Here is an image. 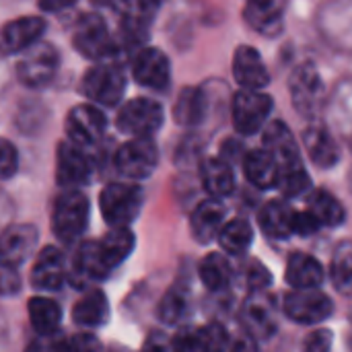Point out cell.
<instances>
[{
	"instance_id": "obj_1",
	"label": "cell",
	"mask_w": 352,
	"mask_h": 352,
	"mask_svg": "<svg viewBox=\"0 0 352 352\" xmlns=\"http://www.w3.org/2000/svg\"><path fill=\"white\" fill-rule=\"evenodd\" d=\"M72 45L80 56L89 60H97V62L116 60L120 58L118 54H122L118 39H113L105 21L95 12L82 14L78 19L74 33H72Z\"/></svg>"
},
{
	"instance_id": "obj_2",
	"label": "cell",
	"mask_w": 352,
	"mask_h": 352,
	"mask_svg": "<svg viewBox=\"0 0 352 352\" xmlns=\"http://www.w3.org/2000/svg\"><path fill=\"white\" fill-rule=\"evenodd\" d=\"M89 221V200L76 188H66L52 210V229L62 243H74L87 229Z\"/></svg>"
},
{
	"instance_id": "obj_3",
	"label": "cell",
	"mask_w": 352,
	"mask_h": 352,
	"mask_svg": "<svg viewBox=\"0 0 352 352\" xmlns=\"http://www.w3.org/2000/svg\"><path fill=\"white\" fill-rule=\"evenodd\" d=\"M82 95L103 107H116L126 91V74L113 60L97 62L80 80Z\"/></svg>"
},
{
	"instance_id": "obj_4",
	"label": "cell",
	"mask_w": 352,
	"mask_h": 352,
	"mask_svg": "<svg viewBox=\"0 0 352 352\" xmlns=\"http://www.w3.org/2000/svg\"><path fill=\"white\" fill-rule=\"evenodd\" d=\"M144 204V192L136 184H109L99 196L103 221L109 227H128Z\"/></svg>"
},
{
	"instance_id": "obj_5",
	"label": "cell",
	"mask_w": 352,
	"mask_h": 352,
	"mask_svg": "<svg viewBox=\"0 0 352 352\" xmlns=\"http://www.w3.org/2000/svg\"><path fill=\"white\" fill-rule=\"evenodd\" d=\"M60 68V52L45 41H35L31 47L21 52V60L16 62V78L31 89L45 87L54 80Z\"/></svg>"
},
{
	"instance_id": "obj_6",
	"label": "cell",
	"mask_w": 352,
	"mask_h": 352,
	"mask_svg": "<svg viewBox=\"0 0 352 352\" xmlns=\"http://www.w3.org/2000/svg\"><path fill=\"white\" fill-rule=\"evenodd\" d=\"M159 163V148L151 136H132L116 153V169L134 182L146 179L155 173Z\"/></svg>"
},
{
	"instance_id": "obj_7",
	"label": "cell",
	"mask_w": 352,
	"mask_h": 352,
	"mask_svg": "<svg viewBox=\"0 0 352 352\" xmlns=\"http://www.w3.org/2000/svg\"><path fill=\"white\" fill-rule=\"evenodd\" d=\"M163 107L148 97H136L124 103L118 111L116 124L128 136H153L163 126Z\"/></svg>"
},
{
	"instance_id": "obj_8",
	"label": "cell",
	"mask_w": 352,
	"mask_h": 352,
	"mask_svg": "<svg viewBox=\"0 0 352 352\" xmlns=\"http://www.w3.org/2000/svg\"><path fill=\"white\" fill-rule=\"evenodd\" d=\"M272 105V99L266 93H262V89H241L233 97L231 105L235 130L243 136L256 134L266 126Z\"/></svg>"
},
{
	"instance_id": "obj_9",
	"label": "cell",
	"mask_w": 352,
	"mask_h": 352,
	"mask_svg": "<svg viewBox=\"0 0 352 352\" xmlns=\"http://www.w3.org/2000/svg\"><path fill=\"white\" fill-rule=\"evenodd\" d=\"M289 89H291L293 105L301 116L314 118L322 109L324 82L314 64H307V62L299 64L289 78Z\"/></svg>"
},
{
	"instance_id": "obj_10",
	"label": "cell",
	"mask_w": 352,
	"mask_h": 352,
	"mask_svg": "<svg viewBox=\"0 0 352 352\" xmlns=\"http://www.w3.org/2000/svg\"><path fill=\"white\" fill-rule=\"evenodd\" d=\"M283 309L293 322L314 326V324H322L332 316L334 303L320 289H295L285 297Z\"/></svg>"
},
{
	"instance_id": "obj_11",
	"label": "cell",
	"mask_w": 352,
	"mask_h": 352,
	"mask_svg": "<svg viewBox=\"0 0 352 352\" xmlns=\"http://www.w3.org/2000/svg\"><path fill=\"white\" fill-rule=\"evenodd\" d=\"M93 177V161L85 153V146L64 140L58 144L56 157V182L62 188H80Z\"/></svg>"
},
{
	"instance_id": "obj_12",
	"label": "cell",
	"mask_w": 352,
	"mask_h": 352,
	"mask_svg": "<svg viewBox=\"0 0 352 352\" xmlns=\"http://www.w3.org/2000/svg\"><path fill=\"white\" fill-rule=\"evenodd\" d=\"M132 76L140 87L165 91L171 82L169 58L157 47H140L132 58Z\"/></svg>"
},
{
	"instance_id": "obj_13",
	"label": "cell",
	"mask_w": 352,
	"mask_h": 352,
	"mask_svg": "<svg viewBox=\"0 0 352 352\" xmlns=\"http://www.w3.org/2000/svg\"><path fill=\"white\" fill-rule=\"evenodd\" d=\"M47 23L41 16H19L0 27V54H21L43 37Z\"/></svg>"
},
{
	"instance_id": "obj_14",
	"label": "cell",
	"mask_w": 352,
	"mask_h": 352,
	"mask_svg": "<svg viewBox=\"0 0 352 352\" xmlns=\"http://www.w3.org/2000/svg\"><path fill=\"white\" fill-rule=\"evenodd\" d=\"M107 120L95 105H76L66 116V134L68 140L80 144V146H93L101 140L105 132Z\"/></svg>"
},
{
	"instance_id": "obj_15",
	"label": "cell",
	"mask_w": 352,
	"mask_h": 352,
	"mask_svg": "<svg viewBox=\"0 0 352 352\" xmlns=\"http://www.w3.org/2000/svg\"><path fill=\"white\" fill-rule=\"evenodd\" d=\"M241 320L254 340H268L276 332L274 303L264 291H252L241 309Z\"/></svg>"
},
{
	"instance_id": "obj_16",
	"label": "cell",
	"mask_w": 352,
	"mask_h": 352,
	"mask_svg": "<svg viewBox=\"0 0 352 352\" xmlns=\"http://www.w3.org/2000/svg\"><path fill=\"white\" fill-rule=\"evenodd\" d=\"M233 76L241 89H264L270 80L268 68L260 52L252 45H241L233 56Z\"/></svg>"
},
{
	"instance_id": "obj_17",
	"label": "cell",
	"mask_w": 352,
	"mask_h": 352,
	"mask_svg": "<svg viewBox=\"0 0 352 352\" xmlns=\"http://www.w3.org/2000/svg\"><path fill=\"white\" fill-rule=\"evenodd\" d=\"M37 243L33 225H12L0 235V266H19Z\"/></svg>"
},
{
	"instance_id": "obj_18",
	"label": "cell",
	"mask_w": 352,
	"mask_h": 352,
	"mask_svg": "<svg viewBox=\"0 0 352 352\" xmlns=\"http://www.w3.org/2000/svg\"><path fill=\"white\" fill-rule=\"evenodd\" d=\"M66 278V262L58 248H43L31 270V285L37 291H58Z\"/></svg>"
},
{
	"instance_id": "obj_19",
	"label": "cell",
	"mask_w": 352,
	"mask_h": 352,
	"mask_svg": "<svg viewBox=\"0 0 352 352\" xmlns=\"http://www.w3.org/2000/svg\"><path fill=\"white\" fill-rule=\"evenodd\" d=\"M303 142H305V151H307L309 159L314 161V165H318L322 169H330L338 163L340 148L324 124H318V122L309 124L307 130L303 132Z\"/></svg>"
},
{
	"instance_id": "obj_20",
	"label": "cell",
	"mask_w": 352,
	"mask_h": 352,
	"mask_svg": "<svg viewBox=\"0 0 352 352\" xmlns=\"http://www.w3.org/2000/svg\"><path fill=\"white\" fill-rule=\"evenodd\" d=\"M285 0H248L243 16L248 25L262 35H278L283 31Z\"/></svg>"
},
{
	"instance_id": "obj_21",
	"label": "cell",
	"mask_w": 352,
	"mask_h": 352,
	"mask_svg": "<svg viewBox=\"0 0 352 352\" xmlns=\"http://www.w3.org/2000/svg\"><path fill=\"white\" fill-rule=\"evenodd\" d=\"M225 206L221 204V198H208L204 202H200L196 206V210L192 212V221H190V227H192V235L196 241L200 243H208L212 241L221 227L225 225Z\"/></svg>"
},
{
	"instance_id": "obj_22",
	"label": "cell",
	"mask_w": 352,
	"mask_h": 352,
	"mask_svg": "<svg viewBox=\"0 0 352 352\" xmlns=\"http://www.w3.org/2000/svg\"><path fill=\"white\" fill-rule=\"evenodd\" d=\"M107 276H109V272L105 270V266L99 258L97 241H85L78 248V252L74 254L72 270H70L68 278L72 280L74 287L82 289L89 283H97V280H103Z\"/></svg>"
},
{
	"instance_id": "obj_23",
	"label": "cell",
	"mask_w": 352,
	"mask_h": 352,
	"mask_svg": "<svg viewBox=\"0 0 352 352\" xmlns=\"http://www.w3.org/2000/svg\"><path fill=\"white\" fill-rule=\"evenodd\" d=\"M243 173L248 182L260 190L276 188L278 182V161L268 148L250 151L243 155Z\"/></svg>"
},
{
	"instance_id": "obj_24",
	"label": "cell",
	"mask_w": 352,
	"mask_h": 352,
	"mask_svg": "<svg viewBox=\"0 0 352 352\" xmlns=\"http://www.w3.org/2000/svg\"><path fill=\"white\" fill-rule=\"evenodd\" d=\"M134 243V233L128 227H111V231L101 241H97V252L105 270L111 272L113 268H118L132 254Z\"/></svg>"
},
{
	"instance_id": "obj_25",
	"label": "cell",
	"mask_w": 352,
	"mask_h": 352,
	"mask_svg": "<svg viewBox=\"0 0 352 352\" xmlns=\"http://www.w3.org/2000/svg\"><path fill=\"white\" fill-rule=\"evenodd\" d=\"M200 182L212 198L231 196L235 190V175H233L231 163H227L223 157L206 159L200 165Z\"/></svg>"
},
{
	"instance_id": "obj_26",
	"label": "cell",
	"mask_w": 352,
	"mask_h": 352,
	"mask_svg": "<svg viewBox=\"0 0 352 352\" xmlns=\"http://www.w3.org/2000/svg\"><path fill=\"white\" fill-rule=\"evenodd\" d=\"M72 320L82 328H99L109 320V303L101 289L87 291L72 307Z\"/></svg>"
},
{
	"instance_id": "obj_27",
	"label": "cell",
	"mask_w": 352,
	"mask_h": 352,
	"mask_svg": "<svg viewBox=\"0 0 352 352\" xmlns=\"http://www.w3.org/2000/svg\"><path fill=\"white\" fill-rule=\"evenodd\" d=\"M324 276V268L314 256L295 252L287 262V283L293 289H318Z\"/></svg>"
},
{
	"instance_id": "obj_28",
	"label": "cell",
	"mask_w": 352,
	"mask_h": 352,
	"mask_svg": "<svg viewBox=\"0 0 352 352\" xmlns=\"http://www.w3.org/2000/svg\"><path fill=\"white\" fill-rule=\"evenodd\" d=\"M295 210L285 200H270L260 210V229L272 239H287L293 235Z\"/></svg>"
},
{
	"instance_id": "obj_29",
	"label": "cell",
	"mask_w": 352,
	"mask_h": 352,
	"mask_svg": "<svg viewBox=\"0 0 352 352\" xmlns=\"http://www.w3.org/2000/svg\"><path fill=\"white\" fill-rule=\"evenodd\" d=\"M27 311H29L31 328L35 330L37 336L50 338L60 328L62 309L54 299H50V297H33V299H29Z\"/></svg>"
},
{
	"instance_id": "obj_30",
	"label": "cell",
	"mask_w": 352,
	"mask_h": 352,
	"mask_svg": "<svg viewBox=\"0 0 352 352\" xmlns=\"http://www.w3.org/2000/svg\"><path fill=\"white\" fill-rule=\"evenodd\" d=\"M264 148H268L276 157L278 163L301 157L297 140L293 138V132L280 120L266 124V128H264Z\"/></svg>"
},
{
	"instance_id": "obj_31",
	"label": "cell",
	"mask_w": 352,
	"mask_h": 352,
	"mask_svg": "<svg viewBox=\"0 0 352 352\" xmlns=\"http://www.w3.org/2000/svg\"><path fill=\"white\" fill-rule=\"evenodd\" d=\"M206 116V95L202 89L188 87L179 93L175 107H173V118L179 126H198Z\"/></svg>"
},
{
	"instance_id": "obj_32",
	"label": "cell",
	"mask_w": 352,
	"mask_h": 352,
	"mask_svg": "<svg viewBox=\"0 0 352 352\" xmlns=\"http://www.w3.org/2000/svg\"><path fill=\"white\" fill-rule=\"evenodd\" d=\"M276 188L285 196H289V198L303 196L305 192L311 190V177L307 175L301 157L278 163V182H276Z\"/></svg>"
},
{
	"instance_id": "obj_33",
	"label": "cell",
	"mask_w": 352,
	"mask_h": 352,
	"mask_svg": "<svg viewBox=\"0 0 352 352\" xmlns=\"http://www.w3.org/2000/svg\"><path fill=\"white\" fill-rule=\"evenodd\" d=\"M309 210L316 214V219L322 223V227H338L346 219V210H344L342 202L326 190H314L311 192Z\"/></svg>"
},
{
	"instance_id": "obj_34",
	"label": "cell",
	"mask_w": 352,
	"mask_h": 352,
	"mask_svg": "<svg viewBox=\"0 0 352 352\" xmlns=\"http://www.w3.org/2000/svg\"><path fill=\"white\" fill-rule=\"evenodd\" d=\"M219 243L221 248L231 254V256H239L245 254L254 241V229L245 219H233L229 223H225L219 231Z\"/></svg>"
},
{
	"instance_id": "obj_35",
	"label": "cell",
	"mask_w": 352,
	"mask_h": 352,
	"mask_svg": "<svg viewBox=\"0 0 352 352\" xmlns=\"http://www.w3.org/2000/svg\"><path fill=\"white\" fill-rule=\"evenodd\" d=\"M198 274H200V280L204 283V287L208 291L217 293V291H223L229 287L231 276H233V268L223 254H210L200 262Z\"/></svg>"
},
{
	"instance_id": "obj_36",
	"label": "cell",
	"mask_w": 352,
	"mask_h": 352,
	"mask_svg": "<svg viewBox=\"0 0 352 352\" xmlns=\"http://www.w3.org/2000/svg\"><path fill=\"white\" fill-rule=\"evenodd\" d=\"M190 311V293L186 287H171L159 303V320L167 326L179 324Z\"/></svg>"
},
{
	"instance_id": "obj_37",
	"label": "cell",
	"mask_w": 352,
	"mask_h": 352,
	"mask_svg": "<svg viewBox=\"0 0 352 352\" xmlns=\"http://www.w3.org/2000/svg\"><path fill=\"white\" fill-rule=\"evenodd\" d=\"M332 283L334 287L344 293L351 295L352 293V241H344L336 248L334 258H332Z\"/></svg>"
},
{
	"instance_id": "obj_38",
	"label": "cell",
	"mask_w": 352,
	"mask_h": 352,
	"mask_svg": "<svg viewBox=\"0 0 352 352\" xmlns=\"http://www.w3.org/2000/svg\"><path fill=\"white\" fill-rule=\"evenodd\" d=\"M173 349L177 351H204V338H202V328H184L173 336L171 342Z\"/></svg>"
},
{
	"instance_id": "obj_39",
	"label": "cell",
	"mask_w": 352,
	"mask_h": 352,
	"mask_svg": "<svg viewBox=\"0 0 352 352\" xmlns=\"http://www.w3.org/2000/svg\"><path fill=\"white\" fill-rule=\"evenodd\" d=\"M19 153L14 144L6 138H0V179H8L16 173Z\"/></svg>"
},
{
	"instance_id": "obj_40",
	"label": "cell",
	"mask_w": 352,
	"mask_h": 352,
	"mask_svg": "<svg viewBox=\"0 0 352 352\" xmlns=\"http://www.w3.org/2000/svg\"><path fill=\"white\" fill-rule=\"evenodd\" d=\"M47 346L58 349V351H97L101 344L91 334H76V336H70L68 340H56Z\"/></svg>"
},
{
	"instance_id": "obj_41",
	"label": "cell",
	"mask_w": 352,
	"mask_h": 352,
	"mask_svg": "<svg viewBox=\"0 0 352 352\" xmlns=\"http://www.w3.org/2000/svg\"><path fill=\"white\" fill-rule=\"evenodd\" d=\"M320 229H322V223L316 219V214L311 210H307V212H295L293 233L303 235V237H309V235H316Z\"/></svg>"
},
{
	"instance_id": "obj_42",
	"label": "cell",
	"mask_w": 352,
	"mask_h": 352,
	"mask_svg": "<svg viewBox=\"0 0 352 352\" xmlns=\"http://www.w3.org/2000/svg\"><path fill=\"white\" fill-rule=\"evenodd\" d=\"M245 276H248V285H250L252 291H266V287L272 283L270 272H268L260 262H252V264L248 266Z\"/></svg>"
},
{
	"instance_id": "obj_43",
	"label": "cell",
	"mask_w": 352,
	"mask_h": 352,
	"mask_svg": "<svg viewBox=\"0 0 352 352\" xmlns=\"http://www.w3.org/2000/svg\"><path fill=\"white\" fill-rule=\"evenodd\" d=\"M19 272L16 266H0V295H14L19 293Z\"/></svg>"
},
{
	"instance_id": "obj_44",
	"label": "cell",
	"mask_w": 352,
	"mask_h": 352,
	"mask_svg": "<svg viewBox=\"0 0 352 352\" xmlns=\"http://www.w3.org/2000/svg\"><path fill=\"white\" fill-rule=\"evenodd\" d=\"M305 346H307V351H328L332 346V336H330L328 330L316 332V334L309 336V340H307Z\"/></svg>"
},
{
	"instance_id": "obj_45",
	"label": "cell",
	"mask_w": 352,
	"mask_h": 352,
	"mask_svg": "<svg viewBox=\"0 0 352 352\" xmlns=\"http://www.w3.org/2000/svg\"><path fill=\"white\" fill-rule=\"evenodd\" d=\"M243 146L241 142H235V140H229L225 146H221V157L229 163V161H237V159H243Z\"/></svg>"
},
{
	"instance_id": "obj_46",
	"label": "cell",
	"mask_w": 352,
	"mask_h": 352,
	"mask_svg": "<svg viewBox=\"0 0 352 352\" xmlns=\"http://www.w3.org/2000/svg\"><path fill=\"white\" fill-rule=\"evenodd\" d=\"M78 0H39V8L45 12H60L64 8L74 6Z\"/></svg>"
},
{
	"instance_id": "obj_47",
	"label": "cell",
	"mask_w": 352,
	"mask_h": 352,
	"mask_svg": "<svg viewBox=\"0 0 352 352\" xmlns=\"http://www.w3.org/2000/svg\"><path fill=\"white\" fill-rule=\"evenodd\" d=\"M95 6H109V4H113L116 0H91Z\"/></svg>"
},
{
	"instance_id": "obj_48",
	"label": "cell",
	"mask_w": 352,
	"mask_h": 352,
	"mask_svg": "<svg viewBox=\"0 0 352 352\" xmlns=\"http://www.w3.org/2000/svg\"><path fill=\"white\" fill-rule=\"evenodd\" d=\"M161 2H163V0H161Z\"/></svg>"
}]
</instances>
